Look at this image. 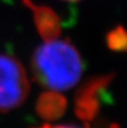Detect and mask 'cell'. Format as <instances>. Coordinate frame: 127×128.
<instances>
[{
    "label": "cell",
    "mask_w": 127,
    "mask_h": 128,
    "mask_svg": "<svg viewBox=\"0 0 127 128\" xmlns=\"http://www.w3.org/2000/svg\"><path fill=\"white\" fill-rule=\"evenodd\" d=\"M82 68L78 50L64 38H46L32 58L34 79L52 92H62L73 88L80 80Z\"/></svg>",
    "instance_id": "6da1fadb"
},
{
    "label": "cell",
    "mask_w": 127,
    "mask_h": 128,
    "mask_svg": "<svg viewBox=\"0 0 127 128\" xmlns=\"http://www.w3.org/2000/svg\"><path fill=\"white\" fill-rule=\"evenodd\" d=\"M29 93V80L18 58L0 54V112L19 108Z\"/></svg>",
    "instance_id": "7a4b0ae2"
},
{
    "label": "cell",
    "mask_w": 127,
    "mask_h": 128,
    "mask_svg": "<svg viewBox=\"0 0 127 128\" xmlns=\"http://www.w3.org/2000/svg\"><path fill=\"white\" fill-rule=\"evenodd\" d=\"M45 128H87V127L80 126V125L68 124V125H58V126H46Z\"/></svg>",
    "instance_id": "3957f363"
},
{
    "label": "cell",
    "mask_w": 127,
    "mask_h": 128,
    "mask_svg": "<svg viewBox=\"0 0 127 128\" xmlns=\"http://www.w3.org/2000/svg\"><path fill=\"white\" fill-rule=\"evenodd\" d=\"M64 1H79V0H64Z\"/></svg>",
    "instance_id": "277c9868"
}]
</instances>
